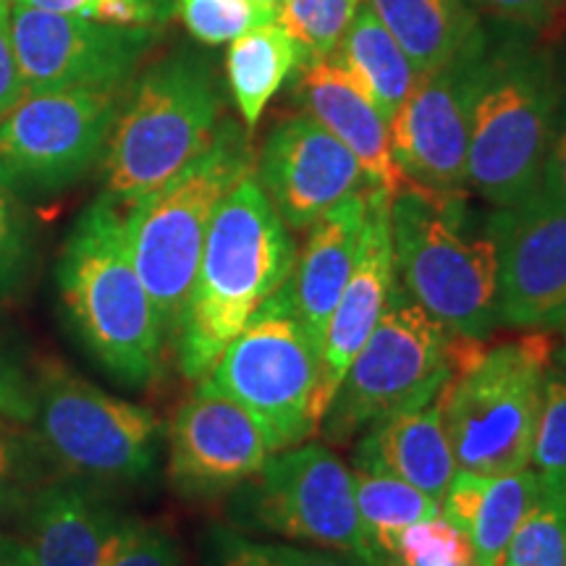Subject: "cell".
<instances>
[{
    "label": "cell",
    "instance_id": "obj_1",
    "mask_svg": "<svg viewBox=\"0 0 566 566\" xmlns=\"http://www.w3.org/2000/svg\"><path fill=\"white\" fill-rule=\"evenodd\" d=\"M558 105V55L543 34L491 21L475 66L467 189L506 208L543 181Z\"/></svg>",
    "mask_w": 566,
    "mask_h": 566
},
{
    "label": "cell",
    "instance_id": "obj_2",
    "mask_svg": "<svg viewBox=\"0 0 566 566\" xmlns=\"http://www.w3.org/2000/svg\"><path fill=\"white\" fill-rule=\"evenodd\" d=\"M296 263L292 231L273 210L254 171L218 205L189 289L176 363L187 380H202L221 352L279 292Z\"/></svg>",
    "mask_w": 566,
    "mask_h": 566
},
{
    "label": "cell",
    "instance_id": "obj_3",
    "mask_svg": "<svg viewBox=\"0 0 566 566\" xmlns=\"http://www.w3.org/2000/svg\"><path fill=\"white\" fill-rule=\"evenodd\" d=\"M396 279L454 338L483 344L499 325V258L491 212L467 192L405 184L391 197Z\"/></svg>",
    "mask_w": 566,
    "mask_h": 566
},
{
    "label": "cell",
    "instance_id": "obj_4",
    "mask_svg": "<svg viewBox=\"0 0 566 566\" xmlns=\"http://www.w3.org/2000/svg\"><path fill=\"white\" fill-rule=\"evenodd\" d=\"M59 292L76 336L105 373L145 388L166 352L158 313L132 263L124 208L101 195L71 229L61 250Z\"/></svg>",
    "mask_w": 566,
    "mask_h": 566
},
{
    "label": "cell",
    "instance_id": "obj_5",
    "mask_svg": "<svg viewBox=\"0 0 566 566\" xmlns=\"http://www.w3.org/2000/svg\"><path fill=\"white\" fill-rule=\"evenodd\" d=\"M223 90L195 51L155 61L134 82L103 153L105 197L129 208L166 187L208 150L221 126Z\"/></svg>",
    "mask_w": 566,
    "mask_h": 566
},
{
    "label": "cell",
    "instance_id": "obj_6",
    "mask_svg": "<svg viewBox=\"0 0 566 566\" xmlns=\"http://www.w3.org/2000/svg\"><path fill=\"white\" fill-rule=\"evenodd\" d=\"M252 171L250 137L223 118L200 158L166 187L124 210L132 263L155 304L166 344L179 331L212 216L223 197Z\"/></svg>",
    "mask_w": 566,
    "mask_h": 566
},
{
    "label": "cell",
    "instance_id": "obj_7",
    "mask_svg": "<svg viewBox=\"0 0 566 566\" xmlns=\"http://www.w3.org/2000/svg\"><path fill=\"white\" fill-rule=\"evenodd\" d=\"M475 344L451 336L396 279L384 315L317 424L325 443L352 441L401 409L433 399Z\"/></svg>",
    "mask_w": 566,
    "mask_h": 566
},
{
    "label": "cell",
    "instance_id": "obj_8",
    "mask_svg": "<svg viewBox=\"0 0 566 566\" xmlns=\"http://www.w3.org/2000/svg\"><path fill=\"white\" fill-rule=\"evenodd\" d=\"M554 354L546 331H533L491 349L480 346L457 365L443 412L457 470L478 475L527 470Z\"/></svg>",
    "mask_w": 566,
    "mask_h": 566
},
{
    "label": "cell",
    "instance_id": "obj_9",
    "mask_svg": "<svg viewBox=\"0 0 566 566\" xmlns=\"http://www.w3.org/2000/svg\"><path fill=\"white\" fill-rule=\"evenodd\" d=\"M197 384L244 407L263 424L273 454L315 433L321 424V346L300 321L289 281Z\"/></svg>",
    "mask_w": 566,
    "mask_h": 566
},
{
    "label": "cell",
    "instance_id": "obj_10",
    "mask_svg": "<svg viewBox=\"0 0 566 566\" xmlns=\"http://www.w3.org/2000/svg\"><path fill=\"white\" fill-rule=\"evenodd\" d=\"M34 388V438L66 478L134 483L158 462L160 420L66 367L48 365Z\"/></svg>",
    "mask_w": 566,
    "mask_h": 566
},
{
    "label": "cell",
    "instance_id": "obj_11",
    "mask_svg": "<svg viewBox=\"0 0 566 566\" xmlns=\"http://www.w3.org/2000/svg\"><path fill=\"white\" fill-rule=\"evenodd\" d=\"M237 514L242 530L386 566L359 520L352 470L325 443H300L268 457L263 470L244 483Z\"/></svg>",
    "mask_w": 566,
    "mask_h": 566
},
{
    "label": "cell",
    "instance_id": "obj_12",
    "mask_svg": "<svg viewBox=\"0 0 566 566\" xmlns=\"http://www.w3.org/2000/svg\"><path fill=\"white\" fill-rule=\"evenodd\" d=\"M124 87L24 95L0 122V179L21 195H53L103 160Z\"/></svg>",
    "mask_w": 566,
    "mask_h": 566
},
{
    "label": "cell",
    "instance_id": "obj_13",
    "mask_svg": "<svg viewBox=\"0 0 566 566\" xmlns=\"http://www.w3.org/2000/svg\"><path fill=\"white\" fill-rule=\"evenodd\" d=\"M158 30L103 24L11 3V40L27 95L74 87H126Z\"/></svg>",
    "mask_w": 566,
    "mask_h": 566
},
{
    "label": "cell",
    "instance_id": "obj_14",
    "mask_svg": "<svg viewBox=\"0 0 566 566\" xmlns=\"http://www.w3.org/2000/svg\"><path fill=\"white\" fill-rule=\"evenodd\" d=\"M499 258V325L525 331L566 323V202L541 187L491 210Z\"/></svg>",
    "mask_w": 566,
    "mask_h": 566
},
{
    "label": "cell",
    "instance_id": "obj_15",
    "mask_svg": "<svg viewBox=\"0 0 566 566\" xmlns=\"http://www.w3.org/2000/svg\"><path fill=\"white\" fill-rule=\"evenodd\" d=\"M483 34L462 55L417 76L396 111L391 155L409 184L436 192H467L470 111Z\"/></svg>",
    "mask_w": 566,
    "mask_h": 566
},
{
    "label": "cell",
    "instance_id": "obj_16",
    "mask_svg": "<svg viewBox=\"0 0 566 566\" xmlns=\"http://www.w3.org/2000/svg\"><path fill=\"white\" fill-rule=\"evenodd\" d=\"M254 179L292 233L307 231L346 197L373 187L349 147L307 113H292L268 132Z\"/></svg>",
    "mask_w": 566,
    "mask_h": 566
},
{
    "label": "cell",
    "instance_id": "obj_17",
    "mask_svg": "<svg viewBox=\"0 0 566 566\" xmlns=\"http://www.w3.org/2000/svg\"><path fill=\"white\" fill-rule=\"evenodd\" d=\"M271 454L263 424L200 384L174 417L168 478L187 499H218L258 475Z\"/></svg>",
    "mask_w": 566,
    "mask_h": 566
},
{
    "label": "cell",
    "instance_id": "obj_18",
    "mask_svg": "<svg viewBox=\"0 0 566 566\" xmlns=\"http://www.w3.org/2000/svg\"><path fill=\"white\" fill-rule=\"evenodd\" d=\"M396 283L394 263V239H391V197L384 189L370 187L367 195V221L359 247L357 265L349 283H346L342 300L331 313L321 342V420L334 399L336 388L342 386L352 359L363 349L367 336L384 315L388 296Z\"/></svg>",
    "mask_w": 566,
    "mask_h": 566
},
{
    "label": "cell",
    "instance_id": "obj_19",
    "mask_svg": "<svg viewBox=\"0 0 566 566\" xmlns=\"http://www.w3.org/2000/svg\"><path fill=\"white\" fill-rule=\"evenodd\" d=\"M302 113L313 116L359 160L367 181L394 197L407 179L391 155V126L336 55L302 63L292 76Z\"/></svg>",
    "mask_w": 566,
    "mask_h": 566
},
{
    "label": "cell",
    "instance_id": "obj_20",
    "mask_svg": "<svg viewBox=\"0 0 566 566\" xmlns=\"http://www.w3.org/2000/svg\"><path fill=\"white\" fill-rule=\"evenodd\" d=\"M30 566H103L124 516L87 480L40 485L24 506Z\"/></svg>",
    "mask_w": 566,
    "mask_h": 566
},
{
    "label": "cell",
    "instance_id": "obj_21",
    "mask_svg": "<svg viewBox=\"0 0 566 566\" xmlns=\"http://www.w3.org/2000/svg\"><path fill=\"white\" fill-rule=\"evenodd\" d=\"M367 195L370 187L346 197L304 231L307 237L289 275L296 313L317 346L357 265L367 221Z\"/></svg>",
    "mask_w": 566,
    "mask_h": 566
},
{
    "label": "cell",
    "instance_id": "obj_22",
    "mask_svg": "<svg viewBox=\"0 0 566 566\" xmlns=\"http://www.w3.org/2000/svg\"><path fill=\"white\" fill-rule=\"evenodd\" d=\"M449 386L433 399L401 409L388 420L367 428L354 451V467H367L407 480L409 485L420 488L441 504L446 488L457 475V459L443 417Z\"/></svg>",
    "mask_w": 566,
    "mask_h": 566
},
{
    "label": "cell",
    "instance_id": "obj_23",
    "mask_svg": "<svg viewBox=\"0 0 566 566\" xmlns=\"http://www.w3.org/2000/svg\"><path fill=\"white\" fill-rule=\"evenodd\" d=\"M537 491L541 475L533 467L509 475L457 470L441 499V514L470 537L478 566H504L509 541Z\"/></svg>",
    "mask_w": 566,
    "mask_h": 566
},
{
    "label": "cell",
    "instance_id": "obj_24",
    "mask_svg": "<svg viewBox=\"0 0 566 566\" xmlns=\"http://www.w3.org/2000/svg\"><path fill=\"white\" fill-rule=\"evenodd\" d=\"M365 3L399 42L417 76L462 55L485 30L472 0H365Z\"/></svg>",
    "mask_w": 566,
    "mask_h": 566
},
{
    "label": "cell",
    "instance_id": "obj_25",
    "mask_svg": "<svg viewBox=\"0 0 566 566\" xmlns=\"http://www.w3.org/2000/svg\"><path fill=\"white\" fill-rule=\"evenodd\" d=\"M300 66V45L279 21L254 27L231 42L226 53V80L247 132L258 129L268 103Z\"/></svg>",
    "mask_w": 566,
    "mask_h": 566
},
{
    "label": "cell",
    "instance_id": "obj_26",
    "mask_svg": "<svg viewBox=\"0 0 566 566\" xmlns=\"http://www.w3.org/2000/svg\"><path fill=\"white\" fill-rule=\"evenodd\" d=\"M334 55L363 84L391 126L396 111L415 87L417 71L370 6L363 3Z\"/></svg>",
    "mask_w": 566,
    "mask_h": 566
},
{
    "label": "cell",
    "instance_id": "obj_27",
    "mask_svg": "<svg viewBox=\"0 0 566 566\" xmlns=\"http://www.w3.org/2000/svg\"><path fill=\"white\" fill-rule=\"evenodd\" d=\"M354 501H357L359 520L375 554L386 566H394L396 543L415 522L430 520L441 514V504L422 493L420 488L409 485L407 480L388 475L380 470L354 467Z\"/></svg>",
    "mask_w": 566,
    "mask_h": 566
},
{
    "label": "cell",
    "instance_id": "obj_28",
    "mask_svg": "<svg viewBox=\"0 0 566 566\" xmlns=\"http://www.w3.org/2000/svg\"><path fill=\"white\" fill-rule=\"evenodd\" d=\"M504 566H566V480L541 478L533 506L509 541Z\"/></svg>",
    "mask_w": 566,
    "mask_h": 566
},
{
    "label": "cell",
    "instance_id": "obj_29",
    "mask_svg": "<svg viewBox=\"0 0 566 566\" xmlns=\"http://www.w3.org/2000/svg\"><path fill=\"white\" fill-rule=\"evenodd\" d=\"M365 0H281L279 24L300 45L302 63L334 55Z\"/></svg>",
    "mask_w": 566,
    "mask_h": 566
},
{
    "label": "cell",
    "instance_id": "obj_30",
    "mask_svg": "<svg viewBox=\"0 0 566 566\" xmlns=\"http://www.w3.org/2000/svg\"><path fill=\"white\" fill-rule=\"evenodd\" d=\"M210 556L212 566H373L342 551L254 541L242 530L231 527L212 530Z\"/></svg>",
    "mask_w": 566,
    "mask_h": 566
},
{
    "label": "cell",
    "instance_id": "obj_31",
    "mask_svg": "<svg viewBox=\"0 0 566 566\" xmlns=\"http://www.w3.org/2000/svg\"><path fill=\"white\" fill-rule=\"evenodd\" d=\"M176 13L189 34L210 48L226 45L254 27L279 19V11L260 0H176Z\"/></svg>",
    "mask_w": 566,
    "mask_h": 566
},
{
    "label": "cell",
    "instance_id": "obj_32",
    "mask_svg": "<svg viewBox=\"0 0 566 566\" xmlns=\"http://www.w3.org/2000/svg\"><path fill=\"white\" fill-rule=\"evenodd\" d=\"M475 564V551L467 533L443 514L415 522L396 543L394 566H464Z\"/></svg>",
    "mask_w": 566,
    "mask_h": 566
},
{
    "label": "cell",
    "instance_id": "obj_33",
    "mask_svg": "<svg viewBox=\"0 0 566 566\" xmlns=\"http://www.w3.org/2000/svg\"><path fill=\"white\" fill-rule=\"evenodd\" d=\"M530 467L541 478L566 480V365H558L556 359L543 380Z\"/></svg>",
    "mask_w": 566,
    "mask_h": 566
},
{
    "label": "cell",
    "instance_id": "obj_34",
    "mask_svg": "<svg viewBox=\"0 0 566 566\" xmlns=\"http://www.w3.org/2000/svg\"><path fill=\"white\" fill-rule=\"evenodd\" d=\"M11 417L0 415V516L24 512L27 501L38 491V457L42 454L34 433H21Z\"/></svg>",
    "mask_w": 566,
    "mask_h": 566
},
{
    "label": "cell",
    "instance_id": "obj_35",
    "mask_svg": "<svg viewBox=\"0 0 566 566\" xmlns=\"http://www.w3.org/2000/svg\"><path fill=\"white\" fill-rule=\"evenodd\" d=\"M55 13H71L103 24L142 27V30H163L176 13V0H19Z\"/></svg>",
    "mask_w": 566,
    "mask_h": 566
},
{
    "label": "cell",
    "instance_id": "obj_36",
    "mask_svg": "<svg viewBox=\"0 0 566 566\" xmlns=\"http://www.w3.org/2000/svg\"><path fill=\"white\" fill-rule=\"evenodd\" d=\"M103 566H184V556L171 530L124 516Z\"/></svg>",
    "mask_w": 566,
    "mask_h": 566
},
{
    "label": "cell",
    "instance_id": "obj_37",
    "mask_svg": "<svg viewBox=\"0 0 566 566\" xmlns=\"http://www.w3.org/2000/svg\"><path fill=\"white\" fill-rule=\"evenodd\" d=\"M32 263V231L21 197L0 179V296L27 281Z\"/></svg>",
    "mask_w": 566,
    "mask_h": 566
},
{
    "label": "cell",
    "instance_id": "obj_38",
    "mask_svg": "<svg viewBox=\"0 0 566 566\" xmlns=\"http://www.w3.org/2000/svg\"><path fill=\"white\" fill-rule=\"evenodd\" d=\"M499 24L520 27V30L546 34L566 19V0H472Z\"/></svg>",
    "mask_w": 566,
    "mask_h": 566
},
{
    "label": "cell",
    "instance_id": "obj_39",
    "mask_svg": "<svg viewBox=\"0 0 566 566\" xmlns=\"http://www.w3.org/2000/svg\"><path fill=\"white\" fill-rule=\"evenodd\" d=\"M24 80L11 40V0H0V122L24 101Z\"/></svg>",
    "mask_w": 566,
    "mask_h": 566
},
{
    "label": "cell",
    "instance_id": "obj_40",
    "mask_svg": "<svg viewBox=\"0 0 566 566\" xmlns=\"http://www.w3.org/2000/svg\"><path fill=\"white\" fill-rule=\"evenodd\" d=\"M543 184L566 202V55L558 59V105L546 168H543Z\"/></svg>",
    "mask_w": 566,
    "mask_h": 566
},
{
    "label": "cell",
    "instance_id": "obj_41",
    "mask_svg": "<svg viewBox=\"0 0 566 566\" xmlns=\"http://www.w3.org/2000/svg\"><path fill=\"white\" fill-rule=\"evenodd\" d=\"M0 415L17 422H32L34 417V388L3 352H0Z\"/></svg>",
    "mask_w": 566,
    "mask_h": 566
},
{
    "label": "cell",
    "instance_id": "obj_42",
    "mask_svg": "<svg viewBox=\"0 0 566 566\" xmlns=\"http://www.w3.org/2000/svg\"><path fill=\"white\" fill-rule=\"evenodd\" d=\"M0 566H30L21 541L6 533H0Z\"/></svg>",
    "mask_w": 566,
    "mask_h": 566
},
{
    "label": "cell",
    "instance_id": "obj_43",
    "mask_svg": "<svg viewBox=\"0 0 566 566\" xmlns=\"http://www.w3.org/2000/svg\"><path fill=\"white\" fill-rule=\"evenodd\" d=\"M554 359L558 365H566V323L562 325V344H558Z\"/></svg>",
    "mask_w": 566,
    "mask_h": 566
},
{
    "label": "cell",
    "instance_id": "obj_44",
    "mask_svg": "<svg viewBox=\"0 0 566 566\" xmlns=\"http://www.w3.org/2000/svg\"><path fill=\"white\" fill-rule=\"evenodd\" d=\"M260 3H265V6H271V9H275V11H279V6H281V0H260Z\"/></svg>",
    "mask_w": 566,
    "mask_h": 566
},
{
    "label": "cell",
    "instance_id": "obj_45",
    "mask_svg": "<svg viewBox=\"0 0 566 566\" xmlns=\"http://www.w3.org/2000/svg\"><path fill=\"white\" fill-rule=\"evenodd\" d=\"M464 566H478V564H464Z\"/></svg>",
    "mask_w": 566,
    "mask_h": 566
},
{
    "label": "cell",
    "instance_id": "obj_46",
    "mask_svg": "<svg viewBox=\"0 0 566 566\" xmlns=\"http://www.w3.org/2000/svg\"><path fill=\"white\" fill-rule=\"evenodd\" d=\"M11 3H13V0H11Z\"/></svg>",
    "mask_w": 566,
    "mask_h": 566
}]
</instances>
